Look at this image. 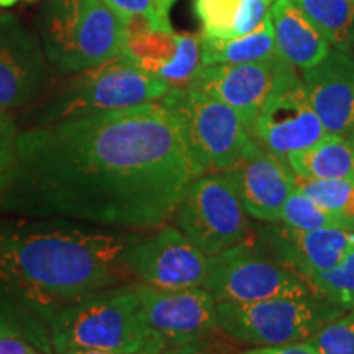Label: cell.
I'll use <instances>...</instances> for the list:
<instances>
[{
    "label": "cell",
    "mask_w": 354,
    "mask_h": 354,
    "mask_svg": "<svg viewBox=\"0 0 354 354\" xmlns=\"http://www.w3.org/2000/svg\"><path fill=\"white\" fill-rule=\"evenodd\" d=\"M282 261L304 279L325 272L354 250V232L339 228L292 230L284 227L277 233Z\"/></svg>",
    "instance_id": "18"
},
{
    "label": "cell",
    "mask_w": 354,
    "mask_h": 354,
    "mask_svg": "<svg viewBox=\"0 0 354 354\" xmlns=\"http://www.w3.org/2000/svg\"><path fill=\"white\" fill-rule=\"evenodd\" d=\"M320 30L330 46L349 51L354 46V0H292Z\"/></svg>",
    "instance_id": "23"
},
{
    "label": "cell",
    "mask_w": 354,
    "mask_h": 354,
    "mask_svg": "<svg viewBox=\"0 0 354 354\" xmlns=\"http://www.w3.org/2000/svg\"><path fill=\"white\" fill-rule=\"evenodd\" d=\"M135 289L141 317L167 348L198 342L220 331L216 300L205 287L156 289L135 284Z\"/></svg>",
    "instance_id": "12"
},
{
    "label": "cell",
    "mask_w": 354,
    "mask_h": 354,
    "mask_svg": "<svg viewBox=\"0 0 354 354\" xmlns=\"http://www.w3.org/2000/svg\"><path fill=\"white\" fill-rule=\"evenodd\" d=\"M251 135L264 149L286 161L289 154L302 151L328 135L310 104L302 79L287 61L256 117Z\"/></svg>",
    "instance_id": "10"
},
{
    "label": "cell",
    "mask_w": 354,
    "mask_h": 354,
    "mask_svg": "<svg viewBox=\"0 0 354 354\" xmlns=\"http://www.w3.org/2000/svg\"><path fill=\"white\" fill-rule=\"evenodd\" d=\"M125 28L123 55L171 87H187L201 69V39L196 35L153 30L143 20L131 21Z\"/></svg>",
    "instance_id": "14"
},
{
    "label": "cell",
    "mask_w": 354,
    "mask_h": 354,
    "mask_svg": "<svg viewBox=\"0 0 354 354\" xmlns=\"http://www.w3.org/2000/svg\"><path fill=\"white\" fill-rule=\"evenodd\" d=\"M159 102L174 113L202 174L232 169L254 145L250 127L223 102L190 87H171Z\"/></svg>",
    "instance_id": "6"
},
{
    "label": "cell",
    "mask_w": 354,
    "mask_h": 354,
    "mask_svg": "<svg viewBox=\"0 0 354 354\" xmlns=\"http://www.w3.org/2000/svg\"><path fill=\"white\" fill-rule=\"evenodd\" d=\"M203 287L216 302L250 304L279 297H304L313 290L307 279L250 240L209 256Z\"/></svg>",
    "instance_id": "8"
},
{
    "label": "cell",
    "mask_w": 354,
    "mask_h": 354,
    "mask_svg": "<svg viewBox=\"0 0 354 354\" xmlns=\"http://www.w3.org/2000/svg\"><path fill=\"white\" fill-rule=\"evenodd\" d=\"M110 10L117 13L123 24H130L135 20H145L153 26V30L172 32L166 13L161 12L154 0H102Z\"/></svg>",
    "instance_id": "29"
},
{
    "label": "cell",
    "mask_w": 354,
    "mask_h": 354,
    "mask_svg": "<svg viewBox=\"0 0 354 354\" xmlns=\"http://www.w3.org/2000/svg\"><path fill=\"white\" fill-rule=\"evenodd\" d=\"M171 86L133 64L123 55L77 73L35 117V127L158 102Z\"/></svg>",
    "instance_id": "5"
},
{
    "label": "cell",
    "mask_w": 354,
    "mask_h": 354,
    "mask_svg": "<svg viewBox=\"0 0 354 354\" xmlns=\"http://www.w3.org/2000/svg\"><path fill=\"white\" fill-rule=\"evenodd\" d=\"M343 313L342 308L317 294L250 304L216 302L221 333L253 346H281L305 342L323 325Z\"/></svg>",
    "instance_id": "7"
},
{
    "label": "cell",
    "mask_w": 354,
    "mask_h": 354,
    "mask_svg": "<svg viewBox=\"0 0 354 354\" xmlns=\"http://www.w3.org/2000/svg\"><path fill=\"white\" fill-rule=\"evenodd\" d=\"M302 82L325 130L348 138L354 130V57L333 48L322 63L304 71Z\"/></svg>",
    "instance_id": "17"
},
{
    "label": "cell",
    "mask_w": 354,
    "mask_h": 354,
    "mask_svg": "<svg viewBox=\"0 0 354 354\" xmlns=\"http://www.w3.org/2000/svg\"><path fill=\"white\" fill-rule=\"evenodd\" d=\"M236 189L246 215L259 221H281L282 207L297 189L289 162L264 149L258 141L232 169L225 171Z\"/></svg>",
    "instance_id": "15"
},
{
    "label": "cell",
    "mask_w": 354,
    "mask_h": 354,
    "mask_svg": "<svg viewBox=\"0 0 354 354\" xmlns=\"http://www.w3.org/2000/svg\"><path fill=\"white\" fill-rule=\"evenodd\" d=\"M154 2L158 3V7L161 8V12H162V13H166V15H169L171 7L174 6L176 0H154Z\"/></svg>",
    "instance_id": "34"
},
{
    "label": "cell",
    "mask_w": 354,
    "mask_h": 354,
    "mask_svg": "<svg viewBox=\"0 0 354 354\" xmlns=\"http://www.w3.org/2000/svg\"><path fill=\"white\" fill-rule=\"evenodd\" d=\"M131 236L66 218H0V281L50 323L68 305L120 284Z\"/></svg>",
    "instance_id": "2"
},
{
    "label": "cell",
    "mask_w": 354,
    "mask_h": 354,
    "mask_svg": "<svg viewBox=\"0 0 354 354\" xmlns=\"http://www.w3.org/2000/svg\"><path fill=\"white\" fill-rule=\"evenodd\" d=\"M17 136H19V130H17L15 122L7 110L0 109V197H2L8 177H10L13 161H15Z\"/></svg>",
    "instance_id": "30"
},
{
    "label": "cell",
    "mask_w": 354,
    "mask_h": 354,
    "mask_svg": "<svg viewBox=\"0 0 354 354\" xmlns=\"http://www.w3.org/2000/svg\"><path fill=\"white\" fill-rule=\"evenodd\" d=\"M17 0H0V7H12L15 6Z\"/></svg>",
    "instance_id": "36"
},
{
    "label": "cell",
    "mask_w": 354,
    "mask_h": 354,
    "mask_svg": "<svg viewBox=\"0 0 354 354\" xmlns=\"http://www.w3.org/2000/svg\"><path fill=\"white\" fill-rule=\"evenodd\" d=\"M174 216L177 228L207 256L250 240L246 212L227 172L198 177Z\"/></svg>",
    "instance_id": "9"
},
{
    "label": "cell",
    "mask_w": 354,
    "mask_h": 354,
    "mask_svg": "<svg viewBox=\"0 0 354 354\" xmlns=\"http://www.w3.org/2000/svg\"><path fill=\"white\" fill-rule=\"evenodd\" d=\"M46 77L38 39L13 15H0V109L28 104Z\"/></svg>",
    "instance_id": "16"
},
{
    "label": "cell",
    "mask_w": 354,
    "mask_h": 354,
    "mask_svg": "<svg viewBox=\"0 0 354 354\" xmlns=\"http://www.w3.org/2000/svg\"><path fill=\"white\" fill-rule=\"evenodd\" d=\"M299 179H343L354 183V146L349 138L325 135L315 145L287 156Z\"/></svg>",
    "instance_id": "21"
},
{
    "label": "cell",
    "mask_w": 354,
    "mask_h": 354,
    "mask_svg": "<svg viewBox=\"0 0 354 354\" xmlns=\"http://www.w3.org/2000/svg\"><path fill=\"white\" fill-rule=\"evenodd\" d=\"M38 30L46 59L64 73H82L125 51V24L102 0H44Z\"/></svg>",
    "instance_id": "4"
},
{
    "label": "cell",
    "mask_w": 354,
    "mask_h": 354,
    "mask_svg": "<svg viewBox=\"0 0 354 354\" xmlns=\"http://www.w3.org/2000/svg\"><path fill=\"white\" fill-rule=\"evenodd\" d=\"M297 179V189L325 210L354 220V183L343 179Z\"/></svg>",
    "instance_id": "27"
},
{
    "label": "cell",
    "mask_w": 354,
    "mask_h": 354,
    "mask_svg": "<svg viewBox=\"0 0 354 354\" xmlns=\"http://www.w3.org/2000/svg\"><path fill=\"white\" fill-rule=\"evenodd\" d=\"M201 176L174 113L149 102L19 133L0 212L158 228Z\"/></svg>",
    "instance_id": "1"
},
{
    "label": "cell",
    "mask_w": 354,
    "mask_h": 354,
    "mask_svg": "<svg viewBox=\"0 0 354 354\" xmlns=\"http://www.w3.org/2000/svg\"><path fill=\"white\" fill-rule=\"evenodd\" d=\"M56 354L112 351L123 354H161L167 343L141 317L135 284L94 292L59 310L50 323Z\"/></svg>",
    "instance_id": "3"
},
{
    "label": "cell",
    "mask_w": 354,
    "mask_h": 354,
    "mask_svg": "<svg viewBox=\"0 0 354 354\" xmlns=\"http://www.w3.org/2000/svg\"><path fill=\"white\" fill-rule=\"evenodd\" d=\"M123 268L141 284L156 289L203 287L207 256L179 228L166 227L149 236H135L122 254Z\"/></svg>",
    "instance_id": "11"
},
{
    "label": "cell",
    "mask_w": 354,
    "mask_h": 354,
    "mask_svg": "<svg viewBox=\"0 0 354 354\" xmlns=\"http://www.w3.org/2000/svg\"><path fill=\"white\" fill-rule=\"evenodd\" d=\"M198 39L202 66L261 63L276 59L279 56L269 13L258 28L243 37L216 39L201 35Z\"/></svg>",
    "instance_id": "22"
},
{
    "label": "cell",
    "mask_w": 354,
    "mask_h": 354,
    "mask_svg": "<svg viewBox=\"0 0 354 354\" xmlns=\"http://www.w3.org/2000/svg\"><path fill=\"white\" fill-rule=\"evenodd\" d=\"M0 354H39V349L19 336L0 339Z\"/></svg>",
    "instance_id": "33"
},
{
    "label": "cell",
    "mask_w": 354,
    "mask_h": 354,
    "mask_svg": "<svg viewBox=\"0 0 354 354\" xmlns=\"http://www.w3.org/2000/svg\"><path fill=\"white\" fill-rule=\"evenodd\" d=\"M353 50H354V46H353Z\"/></svg>",
    "instance_id": "38"
},
{
    "label": "cell",
    "mask_w": 354,
    "mask_h": 354,
    "mask_svg": "<svg viewBox=\"0 0 354 354\" xmlns=\"http://www.w3.org/2000/svg\"><path fill=\"white\" fill-rule=\"evenodd\" d=\"M313 294L320 295L343 312L354 310V250L342 263L308 279Z\"/></svg>",
    "instance_id": "26"
},
{
    "label": "cell",
    "mask_w": 354,
    "mask_h": 354,
    "mask_svg": "<svg viewBox=\"0 0 354 354\" xmlns=\"http://www.w3.org/2000/svg\"><path fill=\"white\" fill-rule=\"evenodd\" d=\"M241 354H320L307 339L299 343L281 344V346H256L254 349H246Z\"/></svg>",
    "instance_id": "32"
},
{
    "label": "cell",
    "mask_w": 354,
    "mask_h": 354,
    "mask_svg": "<svg viewBox=\"0 0 354 354\" xmlns=\"http://www.w3.org/2000/svg\"><path fill=\"white\" fill-rule=\"evenodd\" d=\"M274 0H196L202 35L230 39L251 33L268 17Z\"/></svg>",
    "instance_id": "20"
},
{
    "label": "cell",
    "mask_w": 354,
    "mask_h": 354,
    "mask_svg": "<svg viewBox=\"0 0 354 354\" xmlns=\"http://www.w3.org/2000/svg\"><path fill=\"white\" fill-rule=\"evenodd\" d=\"M284 63L277 56L261 63L201 66L187 87L232 107L251 130Z\"/></svg>",
    "instance_id": "13"
},
{
    "label": "cell",
    "mask_w": 354,
    "mask_h": 354,
    "mask_svg": "<svg viewBox=\"0 0 354 354\" xmlns=\"http://www.w3.org/2000/svg\"><path fill=\"white\" fill-rule=\"evenodd\" d=\"M8 336L26 339L43 354H51L53 351L50 325L17 299L0 281V339Z\"/></svg>",
    "instance_id": "24"
},
{
    "label": "cell",
    "mask_w": 354,
    "mask_h": 354,
    "mask_svg": "<svg viewBox=\"0 0 354 354\" xmlns=\"http://www.w3.org/2000/svg\"><path fill=\"white\" fill-rule=\"evenodd\" d=\"M281 221L292 230L339 228L354 232V220L325 210L299 189L290 194L282 207Z\"/></svg>",
    "instance_id": "25"
},
{
    "label": "cell",
    "mask_w": 354,
    "mask_h": 354,
    "mask_svg": "<svg viewBox=\"0 0 354 354\" xmlns=\"http://www.w3.org/2000/svg\"><path fill=\"white\" fill-rule=\"evenodd\" d=\"M269 19L279 56L295 69L307 71L328 56L330 43L292 0H274Z\"/></svg>",
    "instance_id": "19"
},
{
    "label": "cell",
    "mask_w": 354,
    "mask_h": 354,
    "mask_svg": "<svg viewBox=\"0 0 354 354\" xmlns=\"http://www.w3.org/2000/svg\"><path fill=\"white\" fill-rule=\"evenodd\" d=\"M307 342L320 354H354V310L323 325Z\"/></svg>",
    "instance_id": "28"
},
{
    "label": "cell",
    "mask_w": 354,
    "mask_h": 354,
    "mask_svg": "<svg viewBox=\"0 0 354 354\" xmlns=\"http://www.w3.org/2000/svg\"><path fill=\"white\" fill-rule=\"evenodd\" d=\"M161 354H236L228 344L223 342H216V339L207 338L198 339L187 344H180V346H171Z\"/></svg>",
    "instance_id": "31"
},
{
    "label": "cell",
    "mask_w": 354,
    "mask_h": 354,
    "mask_svg": "<svg viewBox=\"0 0 354 354\" xmlns=\"http://www.w3.org/2000/svg\"><path fill=\"white\" fill-rule=\"evenodd\" d=\"M63 354H123V353H112V351H95V349H84V351H71Z\"/></svg>",
    "instance_id": "35"
},
{
    "label": "cell",
    "mask_w": 354,
    "mask_h": 354,
    "mask_svg": "<svg viewBox=\"0 0 354 354\" xmlns=\"http://www.w3.org/2000/svg\"><path fill=\"white\" fill-rule=\"evenodd\" d=\"M348 138H349V141H351L353 146H354V130H353L351 133H349V136H348Z\"/></svg>",
    "instance_id": "37"
}]
</instances>
